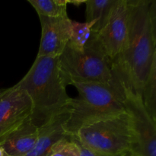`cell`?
<instances>
[{"instance_id": "52a82bcc", "label": "cell", "mask_w": 156, "mask_h": 156, "mask_svg": "<svg viewBox=\"0 0 156 156\" xmlns=\"http://www.w3.org/2000/svg\"><path fill=\"white\" fill-rule=\"evenodd\" d=\"M94 34L102 50L112 62L122 53L126 46L128 34L126 0L116 1L105 25L100 31Z\"/></svg>"}, {"instance_id": "8992f818", "label": "cell", "mask_w": 156, "mask_h": 156, "mask_svg": "<svg viewBox=\"0 0 156 156\" xmlns=\"http://www.w3.org/2000/svg\"><path fill=\"white\" fill-rule=\"evenodd\" d=\"M120 85L122 102L132 121L135 144L130 152L137 156H156V121L143 105L141 95L115 72Z\"/></svg>"}, {"instance_id": "9c48e42d", "label": "cell", "mask_w": 156, "mask_h": 156, "mask_svg": "<svg viewBox=\"0 0 156 156\" xmlns=\"http://www.w3.org/2000/svg\"><path fill=\"white\" fill-rule=\"evenodd\" d=\"M41 37L37 57L59 56L69 42L72 21L69 17L47 18L39 16Z\"/></svg>"}, {"instance_id": "d6986e66", "label": "cell", "mask_w": 156, "mask_h": 156, "mask_svg": "<svg viewBox=\"0 0 156 156\" xmlns=\"http://www.w3.org/2000/svg\"><path fill=\"white\" fill-rule=\"evenodd\" d=\"M0 156H10L1 146H0Z\"/></svg>"}, {"instance_id": "8fae6325", "label": "cell", "mask_w": 156, "mask_h": 156, "mask_svg": "<svg viewBox=\"0 0 156 156\" xmlns=\"http://www.w3.org/2000/svg\"><path fill=\"white\" fill-rule=\"evenodd\" d=\"M69 116L67 107L53 117L48 123L38 128L37 143L31 152L25 156H48L53 146L62 139L69 136L65 129V125Z\"/></svg>"}, {"instance_id": "ba28073f", "label": "cell", "mask_w": 156, "mask_h": 156, "mask_svg": "<svg viewBox=\"0 0 156 156\" xmlns=\"http://www.w3.org/2000/svg\"><path fill=\"white\" fill-rule=\"evenodd\" d=\"M31 112V101L20 87L0 89V136L30 117Z\"/></svg>"}, {"instance_id": "ffe728a7", "label": "cell", "mask_w": 156, "mask_h": 156, "mask_svg": "<svg viewBox=\"0 0 156 156\" xmlns=\"http://www.w3.org/2000/svg\"><path fill=\"white\" fill-rule=\"evenodd\" d=\"M122 156H137V155H134V154H133L132 152H126V153H125L124 155H123Z\"/></svg>"}, {"instance_id": "277c9868", "label": "cell", "mask_w": 156, "mask_h": 156, "mask_svg": "<svg viewBox=\"0 0 156 156\" xmlns=\"http://www.w3.org/2000/svg\"><path fill=\"white\" fill-rule=\"evenodd\" d=\"M60 78L66 87L73 82H98L114 85L116 76L112 62L102 50L92 31V35L83 50L66 46L59 56Z\"/></svg>"}, {"instance_id": "6da1fadb", "label": "cell", "mask_w": 156, "mask_h": 156, "mask_svg": "<svg viewBox=\"0 0 156 156\" xmlns=\"http://www.w3.org/2000/svg\"><path fill=\"white\" fill-rule=\"evenodd\" d=\"M128 34L122 53L112 61L116 73L141 94L156 62V1L126 0ZM141 95V94H140Z\"/></svg>"}, {"instance_id": "2e32d148", "label": "cell", "mask_w": 156, "mask_h": 156, "mask_svg": "<svg viewBox=\"0 0 156 156\" xmlns=\"http://www.w3.org/2000/svg\"><path fill=\"white\" fill-rule=\"evenodd\" d=\"M48 156H80V149L73 136H68L56 143Z\"/></svg>"}, {"instance_id": "e0dca14e", "label": "cell", "mask_w": 156, "mask_h": 156, "mask_svg": "<svg viewBox=\"0 0 156 156\" xmlns=\"http://www.w3.org/2000/svg\"><path fill=\"white\" fill-rule=\"evenodd\" d=\"M76 142H77L78 145H79V149H80V156H108V155H103V154L98 153V152H94V151L91 150V149H87V148L84 147L83 146H82V145H81L78 141Z\"/></svg>"}, {"instance_id": "30bf717a", "label": "cell", "mask_w": 156, "mask_h": 156, "mask_svg": "<svg viewBox=\"0 0 156 156\" xmlns=\"http://www.w3.org/2000/svg\"><path fill=\"white\" fill-rule=\"evenodd\" d=\"M37 136L38 127L29 117L0 136V146L10 156H25L34 149Z\"/></svg>"}, {"instance_id": "ac0fdd59", "label": "cell", "mask_w": 156, "mask_h": 156, "mask_svg": "<svg viewBox=\"0 0 156 156\" xmlns=\"http://www.w3.org/2000/svg\"><path fill=\"white\" fill-rule=\"evenodd\" d=\"M69 3L75 5L76 6H79L82 3H85V1H69Z\"/></svg>"}, {"instance_id": "4fadbf2b", "label": "cell", "mask_w": 156, "mask_h": 156, "mask_svg": "<svg viewBox=\"0 0 156 156\" xmlns=\"http://www.w3.org/2000/svg\"><path fill=\"white\" fill-rule=\"evenodd\" d=\"M38 16L47 18H64L67 15L69 0H27Z\"/></svg>"}, {"instance_id": "3957f363", "label": "cell", "mask_w": 156, "mask_h": 156, "mask_svg": "<svg viewBox=\"0 0 156 156\" xmlns=\"http://www.w3.org/2000/svg\"><path fill=\"white\" fill-rule=\"evenodd\" d=\"M71 85L77 89L79 97L71 98L68 105L69 116L65 129L69 136H73L85 125L126 111L117 76L114 85L81 82H73Z\"/></svg>"}, {"instance_id": "5b68a950", "label": "cell", "mask_w": 156, "mask_h": 156, "mask_svg": "<svg viewBox=\"0 0 156 156\" xmlns=\"http://www.w3.org/2000/svg\"><path fill=\"white\" fill-rule=\"evenodd\" d=\"M73 138L84 147L108 156H122L135 144L132 121L126 111L82 126Z\"/></svg>"}, {"instance_id": "9a60e30c", "label": "cell", "mask_w": 156, "mask_h": 156, "mask_svg": "<svg viewBox=\"0 0 156 156\" xmlns=\"http://www.w3.org/2000/svg\"><path fill=\"white\" fill-rule=\"evenodd\" d=\"M140 94L145 108L152 118L156 121V62L152 65L150 74Z\"/></svg>"}, {"instance_id": "5bb4252c", "label": "cell", "mask_w": 156, "mask_h": 156, "mask_svg": "<svg viewBox=\"0 0 156 156\" xmlns=\"http://www.w3.org/2000/svg\"><path fill=\"white\" fill-rule=\"evenodd\" d=\"M94 24V22L72 21L71 33L67 45L79 51L83 50L92 35V27Z\"/></svg>"}, {"instance_id": "7a4b0ae2", "label": "cell", "mask_w": 156, "mask_h": 156, "mask_svg": "<svg viewBox=\"0 0 156 156\" xmlns=\"http://www.w3.org/2000/svg\"><path fill=\"white\" fill-rule=\"evenodd\" d=\"M16 85L30 98V120L38 128L65 110L71 99L59 75V56L37 57Z\"/></svg>"}, {"instance_id": "7c38bea8", "label": "cell", "mask_w": 156, "mask_h": 156, "mask_svg": "<svg viewBox=\"0 0 156 156\" xmlns=\"http://www.w3.org/2000/svg\"><path fill=\"white\" fill-rule=\"evenodd\" d=\"M117 0H87L85 22H94L92 31L98 33L100 31L108 21L111 10Z\"/></svg>"}]
</instances>
